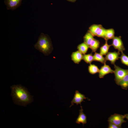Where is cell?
<instances>
[{"label": "cell", "mask_w": 128, "mask_h": 128, "mask_svg": "<svg viewBox=\"0 0 128 128\" xmlns=\"http://www.w3.org/2000/svg\"><path fill=\"white\" fill-rule=\"evenodd\" d=\"M11 96L16 105L26 106L33 101V96L27 88L21 85H14L10 87Z\"/></svg>", "instance_id": "obj_1"}, {"label": "cell", "mask_w": 128, "mask_h": 128, "mask_svg": "<svg viewBox=\"0 0 128 128\" xmlns=\"http://www.w3.org/2000/svg\"><path fill=\"white\" fill-rule=\"evenodd\" d=\"M34 46L36 49L46 56L50 55L53 50L52 45L50 37L43 33L41 34Z\"/></svg>", "instance_id": "obj_2"}, {"label": "cell", "mask_w": 128, "mask_h": 128, "mask_svg": "<svg viewBox=\"0 0 128 128\" xmlns=\"http://www.w3.org/2000/svg\"><path fill=\"white\" fill-rule=\"evenodd\" d=\"M114 73L115 75L114 80L118 85L119 82L127 74L128 69H125L120 68L115 64L114 65Z\"/></svg>", "instance_id": "obj_3"}, {"label": "cell", "mask_w": 128, "mask_h": 128, "mask_svg": "<svg viewBox=\"0 0 128 128\" xmlns=\"http://www.w3.org/2000/svg\"><path fill=\"white\" fill-rule=\"evenodd\" d=\"M124 115L115 114L111 115L108 118V121H110L119 126L121 127L122 124L126 122L124 120Z\"/></svg>", "instance_id": "obj_4"}, {"label": "cell", "mask_w": 128, "mask_h": 128, "mask_svg": "<svg viewBox=\"0 0 128 128\" xmlns=\"http://www.w3.org/2000/svg\"><path fill=\"white\" fill-rule=\"evenodd\" d=\"M89 99L86 97L85 95L79 92L76 90L75 92L74 97L71 101V105L69 107H71L72 106L74 105V104H76L77 105L78 104H80L81 106V103L82 101H84V99Z\"/></svg>", "instance_id": "obj_5"}, {"label": "cell", "mask_w": 128, "mask_h": 128, "mask_svg": "<svg viewBox=\"0 0 128 128\" xmlns=\"http://www.w3.org/2000/svg\"><path fill=\"white\" fill-rule=\"evenodd\" d=\"M112 39L111 45L113 46L115 49L121 52L125 50L121 36L114 37Z\"/></svg>", "instance_id": "obj_6"}, {"label": "cell", "mask_w": 128, "mask_h": 128, "mask_svg": "<svg viewBox=\"0 0 128 128\" xmlns=\"http://www.w3.org/2000/svg\"><path fill=\"white\" fill-rule=\"evenodd\" d=\"M22 0H5V3L7 9L13 11L20 5Z\"/></svg>", "instance_id": "obj_7"}, {"label": "cell", "mask_w": 128, "mask_h": 128, "mask_svg": "<svg viewBox=\"0 0 128 128\" xmlns=\"http://www.w3.org/2000/svg\"><path fill=\"white\" fill-rule=\"evenodd\" d=\"M120 54L119 51L108 52L106 55L105 58L106 61H110L111 64L114 65L116 61L120 58L119 55Z\"/></svg>", "instance_id": "obj_8"}, {"label": "cell", "mask_w": 128, "mask_h": 128, "mask_svg": "<svg viewBox=\"0 0 128 128\" xmlns=\"http://www.w3.org/2000/svg\"><path fill=\"white\" fill-rule=\"evenodd\" d=\"M114 73V70L112 69L109 65L105 63L99 69V77L100 78H103L107 74Z\"/></svg>", "instance_id": "obj_9"}, {"label": "cell", "mask_w": 128, "mask_h": 128, "mask_svg": "<svg viewBox=\"0 0 128 128\" xmlns=\"http://www.w3.org/2000/svg\"><path fill=\"white\" fill-rule=\"evenodd\" d=\"M79 110V114L76 121V123L78 124L82 123L83 126L87 123V117L86 114L83 112V110L82 106Z\"/></svg>", "instance_id": "obj_10"}, {"label": "cell", "mask_w": 128, "mask_h": 128, "mask_svg": "<svg viewBox=\"0 0 128 128\" xmlns=\"http://www.w3.org/2000/svg\"><path fill=\"white\" fill-rule=\"evenodd\" d=\"M83 55L78 50L73 52L71 55L72 60L76 64H79L82 59Z\"/></svg>", "instance_id": "obj_11"}, {"label": "cell", "mask_w": 128, "mask_h": 128, "mask_svg": "<svg viewBox=\"0 0 128 128\" xmlns=\"http://www.w3.org/2000/svg\"><path fill=\"white\" fill-rule=\"evenodd\" d=\"M102 26L101 24H94L89 27L88 31L94 36H96L97 33Z\"/></svg>", "instance_id": "obj_12"}, {"label": "cell", "mask_w": 128, "mask_h": 128, "mask_svg": "<svg viewBox=\"0 0 128 128\" xmlns=\"http://www.w3.org/2000/svg\"><path fill=\"white\" fill-rule=\"evenodd\" d=\"M118 85L120 86L123 89L127 90L128 89V73L120 81Z\"/></svg>", "instance_id": "obj_13"}, {"label": "cell", "mask_w": 128, "mask_h": 128, "mask_svg": "<svg viewBox=\"0 0 128 128\" xmlns=\"http://www.w3.org/2000/svg\"><path fill=\"white\" fill-rule=\"evenodd\" d=\"M94 36L88 31L83 37L84 42L89 46L91 42L94 38Z\"/></svg>", "instance_id": "obj_14"}, {"label": "cell", "mask_w": 128, "mask_h": 128, "mask_svg": "<svg viewBox=\"0 0 128 128\" xmlns=\"http://www.w3.org/2000/svg\"><path fill=\"white\" fill-rule=\"evenodd\" d=\"M99 41L94 38L91 42L89 47L91 49L92 52H95L100 46Z\"/></svg>", "instance_id": "obj_15"}, {"label": "cell", "mask_w": 128, "mask_h": 128, "mask_svg": "<svg viewBox=\"0 0 128 128\" xmlns=\"http://www.w3.org/2000/svg\"><path fill=\"white\" fill-rule=\"evenodd\" d=\"M93 61L99 62L104 64L106 63V60L103 55L100 53L95 52L93 55Z\"/></svg>", "instance_id": "obj_16"}, {"label": "cell", "mask_w": 128, "mask_h": 128, "mask_svg": "<svg viewBox=\"0 0 128 128\" xmlns=\"http://www.w3.org/2000/svg\"><path fill=\"white\" fill-rule=\"evenodd\" d=\"M104 44L101 46L100 48V53L102 55H106L108 52V50L111 45H109L107 42V40H105Z\"/></svg>", "instance_id": "obj_17"}, {"label": "cell", "mask_w": 128, "mask_h": 128, "mask_svg": "<svg viewBox=\"0 0 128 128\" xmlns=\"http://www.w3.org/2000/svg\"><path fill=\"white\" fill-rule=\"evenodd\" d=\"M115 31L113 28L106 29L105 38V40L113 39L114 36Z\"/></svg>", "instance_id": "obj_18"}, {"label": "cell", "mask_w": 128, "mask_h": 128, "mask_svg": "<svg viewBox=\"0 0 128 128\" xmlns=\"http://www.w3.org/2000/svg\"><path fill=\"white\" fill-rule=\"evenodd\" d=\"M89 46L84 42L79 45L77 46L78 50L82 54H85L87 52Z\"/></svg>", "instance_id": "obj_19"}, {"label": "cell", "mask_w": 128, "mask_h": 128, "mask_svg": "<svg viewBox=\"0 0 128 128\" xmlns=\"http://www.w3.org/2000/svg\"><path fill=\"white\" fill-rule=\"evenodd\" d=\"M99 69L97 66L94 64H90L88 67V70L90 73L94 74L99 73Z\"/></svg>", "instance_id": "obj_20"}, {"label": "cell", "mask_w": 128, "mask_h": 128, "mask_svg": "<svg viewBox=\"0 0 128 128\" xmlns=\"http://www.w3.org/2000/svg\"><path fill=\"white\" fill-rule=\"evenodd\" d=\"M82 59L87 63L90 64L93 61V56L91 53L83 54Z\"/></svg>", "instance_id": "obj_21"}, {"label": "cell", "mask_w": 128, "mask_h": 128, "mask_svg": "<svg viewBox=\"0 0 128 128\" xmlns=\"http://www.w3.org/2000/svg\"><path fill=\"white\" fill-rule=\"evenodd\" d=\"M121 53V55L120 58L121 63L128 66V56L124 54L123 52Z\"/></svg>", "instance_id": "obj_22"}, {"label": "cell", "mask_w": 128, "mask_h": 128, "mask_svg": "<svg viewBox=\"0 0 128 128\" xmlns=\"http://www.w3.org/2000/svg\"><path fill=\"white\" fill-rule=\"evenodd\" d=\"M106 31V29H105L102 26L97 33L96 36L104 39L105 37Z\"/></svg>", "instance_id": "obj_23"}, {"label": "cell", "mask_w": 128, "mask_h": 128, "mask_svg": "<svg viewBox=\"0 0 128 128\" xmlns=\"http://www.w3.org/2000/svg\"><path fill=\"white\" fill-rule=\"evenodd\" d=\"M108 128H120L121 127L119 126L110 121H108Z\"/></svg>", "instance_id": "obj_24"}, {"label": "cell", "mask_w": 128, "mask_h": 128, "mask_svg": "<svg viewBox=\"0 0 128 128\" xmlns=\"http://www.w3.org/2000/svg\"><path fill=\"white\" fill-rule=\"evenodd\" d=\"M125 118H126L128 120V114H126L124 115Z\"/></svg>", "instance_id": "obj_25"}, {"label": "cell", "mask_w": 128, "mask_h": 128, "mask_svg": "<svg viewBox=\"0 0 128 128\" xmlns=\"http://www.w3.org/2000/svg\"><path fill=\"white\" fill-rule=\"evenodd\" d=\"M69 1L72 2H74L76 1V0H67Z\"/></svg>", "instance_id": "obj_26"}]
</instances>
